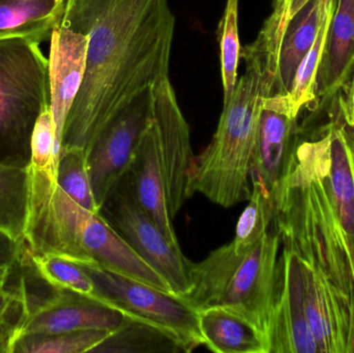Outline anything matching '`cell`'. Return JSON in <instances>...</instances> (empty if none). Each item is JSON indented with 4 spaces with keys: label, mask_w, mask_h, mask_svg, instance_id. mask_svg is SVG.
Returning a JSON list of instances; mask_svg holds the SVG:
<instances>
[{
    "label": "cell",
    "mask_w": 354,
    "mask_h": 353,
    "mask_svg": "<svg viewBox=\"0 0 354 353\" xmlns=\"http://www.w3.org/2000/svg\"><path fill=\"white\" fill-rule=\"evenodd\" d=\"M153 87L141 93L97 137L87 153L97 207L115 188L130 165L153 112Z\"/></svg>",
    "instance_id": "30bf717a"
},
{
    "label": "cell",
    "mask_w": 354,
    "mask_h": 353,
    "mask_svg": "<svg viewBox=\"0 0 354 353\" xmlns=\"http://www.w3.org/2000/svg\"><path fill=\"white\" fill-rule=\"evenodd\" d=\"M277 267L268 353H319L306 314L305 275L297 251L282 242Z\"/></svg>",
    "instance_id": "8fae6325"
},
{
    "label": "cell",
    "mask_w": 354,
    "mask_h": 353,
    "mask_svg": "<svg viewBox=\"0 0 354 353\" xmlns=\"http://www.w3.org/2000/svg\"><path fill=\"white\" fill-rule=\"evenodd\" d=\"M281 238L270 230L252 248L239 252L232 242L189 265V288L183 300L195 310L224 307L253 323L268 344Z\"/></svg>",
    "instance_id": "5b68a950"
},
{
    "label": "cell",
    "mask_w": 354,
    "mask_h": 353,
    "mask_svg": "<svg viewBox=\"0 0 354 353\" xmlns=\"http://www.w3.org/2000/svg\"><path fill=\"white\" fill-rule=\"evenodd\" d=\"M29 164L41 169L54 170L57 172L55 133L50 106L43 110L35 122L31 135Z\"/></svg>",
    "instance_id": "f1b7e54d"
},
{
    "label": "cell",
    "mask_w": 354,
    "mask_h": 353,
    "mask_svg": "<svg viewBox=\"0 0 354 353\" xmlns=\"http://www.w3.org/2000/svg\"><path fill=\"white\" fill-rule=\"evenodd\" d=\"M221 70L224 103L232 97L236 86L237 66L241 57L239 35V0H227L224 16L220 23Z\"/></svg>",
    "instance_id": "83f0119b"
},
{
    "label": "cell",
    "mask_w": 354,
    "mask_h": 353,
    "mask_svg": "<svg viewBox=\"0 0 354 353\" xmlns=\"http://www.w3.org/2000/svg\"><path fill=\"white\" fill-rule=\"evenodd\" d=\"M282 1V0H274V2L272 3H276V2H280Z\"/></svg>",
    "instance_id": "836d02e7"
},
{
    "label": "cell",
    "mask_w": 354,
    "mask_h": 353,
    "mask_svg": "<svg viewBox=\"0 0 354 353\" xmlns=\"http://www.w3.org/2000/svg\"><path fill=\"white\" fill-rule=\"evenodd\" d=\"M153 118L157 126L168 209L172 219L187 200L193 165L189 128L169 79L153 87Z\"/></svg>",
    "instance_id": "7c38bea8"
},
{
    "label": "cell",
    "mask_w": 354,
    "mask_h": 353,
    "mask_svg": "<svg viewBox=\"0 0 354 353\" xmlns=\"http://www.w3.org/2000/svg\"><path fill=\"white\" fill-rule=\"evenodd\" d=\"M299 113L287 95L264 97L250 169V182L251 187L261 191L272 205L274 213L301 140Z\"/></svg>",
    "instance_id": "ba28073f"
},
{
    "label": "cell",
    "mask_w": 354,
    "mask_h": 353,
    "mask_svg": "<svg viewBox=\"0 0 354 353\" xmlns=\"http://www.w3.org/2000/svg\"><path fill=\"white\" fill-rule=\"evenodd\" d=\"M24 245L0 229V267L16 265L24 255Z\"/></svg>",
    "instance_id": "f546056e"
},
{
    "label": "cell",
    "mask_w": 354,
    "mask_h": 353,
    "mask_svg": "<svg viewBox=\"0 0 354 353\" xmlns=\"http://www.w3.org/2000/svg\"><path fill=\"white\" fill-rule=\"evenodd\" d=\"M354 73V0H335L317 79L318 99L332 101Z\"/></svg>",
    "instance_id": "2e32d148"
},
{
    "label": "cell",
    "mask_w": 354,
    "mask_h": 353,
    "mask_svg": "<svg viewBox=\"0 0 354 353\" xmlns=\"http://www.w3.org/2000/svg\"><path fill=\"white\" fill-rule=\"evenodd\" d=\"M266 97L263 75L255 64H247L232 97L224 103L212 141L194 159L187 199L202 194L225 209L249 200L250 169Z\"/></svg>",
    "instance_id": "277c9868"
},
{
    "label": "cell",
    "mask_w": 354,
    "mask_h": 353,
    "mask_svg": "<svg viewBox=\"0 0 354 353\" xmlns=\"http://www.w3.org/2000/svg\"><path fill=\"white\" fill-rule=\"evenodd\" d=\"M247 207L237 222L234 238L231 240L235 250L243 252L257 244L274 222V209L261 191L251 187Z\"/></svg>",
    "instance_id": "4316f807"
},
{
    "label": "cell",
    "mask_w": 354,
    "mask_h": 353,
    "mask_svg": "<svg viewBox=\"0 0 354 353\" xmlns=\"http://www.w3.org/2000/svg\"><path fill=\"white\" fill-rule=\"evenodd\" d=\"M116 186L130 195L172 245L179 247L172 224L174 219L168 209L159 137L153 112L130 165Z\"/></svg>",
    "instance_id": "9a60e30c"
},
{
    "label": "cell",
    "mask_w": 354,
    "mask_h": 353,
    "mask_svg": "<svg viewBox=\"0 0 354 353\" xmlns=\"http://www.w3.org/2000/svg\"><path fill=\"white\" fill-rule=\"evenodd\" d=\"M57 182L79 205L100 213L89 173L87 153L79 147H62L57 163Z\"/></svg>",
    "instance_id": "cb8c5ba5"
},
{
    "label": "cell",
    "mask_w": 354,
    "mask_h": 353,
    "mask_svg": "<svg viewBox=\"0 0 354 353\" xmlns=\"http://www.w3.org/2000/svg\"><path fill=\"white\" fill-rule=\"evenodd\" d=\"M66 0H0V39L26 37L41 44L62 22Z\"/></svg>",
    "instance_id": "d6986e66"
},
{
    "label": "cell",
    "mask_w": 354,
    "mask_h": 353,
    "mask_svg": "<svg viewBox=\"0 0 354 353\" xmlns=\"http://www.w3.org/2000/svg\"><path fill=\"white\" fill-rule=\"evenodd\" d=\"M41 44L0 39V164L26 168L35 122L50 106L49 61Z\"/></svg>",
    "instance_id": "8992f818"
},
{
    "label": "cell",
    "mask_w": 354,
    "mask_h": 353,
    "mask_svg": "<svg viewBox=\"0 0 354 353\" xmlns=\"http://www.w3.org/2000/svg\"><path fill=\"white\" fill-rule=\"evenodd\" d=\"M87 46L86 35L62 24L53 29L50 37V110L55 133L57 163L64 126L84 79Z\"/></svg>",
    "instance_id": "5bb4252c"
},
{
    "label": "cell",
    "mask_w": 354,
    "mask_h": 353,
    "mask_svg": "<svg viewBox=\"0 0 354 353\" xmlns=\"http://www.w3.org/2000/svg\"><path fill=\"white\" fill-rule=\"evenodd\" d=\"M26 209V168L0 164V229L22 242Z\"/></svg>",
    "instance_id": "7402d4cb"
},
{
    "label": "cell",
    "mask_w": 354,
    "mask_h": 353,
    "mask_svg": "<svg viewBox=\"0 0 354 353\" xmlns=\"http://www.w3.org/2000/svg\"><path fill=\"white\" fill-rule=\"evenodd\" d=\"M99 294L100 302L126 316L145 321L171 336L183 352L204 346L198 311L180 296L103 269L83 267Z\"/></svg>",
    "instance_id": "52a82bcc"
},
{
    "label": "cell",
    "mask_w": 354,
    "mask_h": 353,
    "mask_svg": "<svg viewBox=\"0 0 354 353\" xmlns=\"http://www.w3.org/2000/svg\"><path fill=\"white\" fill-rule=\"evenodd\" d=\"M29 312L30 298L22 277L15 287L0 292V353H12Z\"/></svg>",
    "instance_id": "484cf974"
},
{
    "label": "cell",
    "mask_w": 354,
    "mask_h": 353,
    "mask_svg": "<svg viewBox=\"0 0 354 353\" xmlns=\"http://www.w3.org/2000/svg\"><path fill=\"white\" fill-rule=\"evenodd\" d=\"M16 265H6V267H0V292L8 287V281H10V276L14 271Z\"/></svg>",
    "instance_id": "1f68e13d"
},
{
    "label": "cell",
    "mask_w": 354,
    "mask_h": 353,
    "mask_svg": "<svg viewBox=\"0 0 354 353\" xmlns=\"http://www.w3.org/2000/svg\"><path fill=\"white\" fill-rule=\"evenodd\" d=\"M113 331L86 330L55 335L21 337L12 353H85L95 350L107 340Z\"/></svg>",
    "instance_id": "d4e9b609"
},
{
    "label": "cell",
    "mask_w": 354,
    "mask_h": 353,
    "mask_svg": "<svg viewBox=\"0 0 354 353\" xmlns=\"http://www.w3.org/2000/svg\"><path fill=\"white\" fill-rule=\"evenodd\" d=\"M128 316L95 298L51 287L49 296L37 304L21 330V337L55 335L86 330L115 331ZM18 339V340H19Z\"/></svg>",
    "instance_id": "4fadbf2b"
},
{
    "label": "cell",
    "mask_w": 354,
    "mask_h": 353,
    "mask_svg": "<svg viewBox=\"0 0 354 353\" xmlns=\"http://www.w3.org/2000/svg\"><path fill=\"white\" fill-rule=\"evenodd\" d=\"M334 3L335 0H332L322 21L317 39L297 66L290 89L287 93L289 101L299 112L304 107L313 108L319 103L317 95L318 73L328 39V26Z\"/></svg>",
    "instance_id": "603a6c76"
},
{
    "label": "cell",
    "mask_w": 354,
    "mask_h": 353,
    "mask_svg": "<svg viewBox=\"0 0 354 353\" xmlns=\"http://www.w3.org/2000/svg\"><path fill=\"white\" fill-rule=\"evenodd\" d=\"M332 0H310L287 25L279 49L272 95H287L297 66L315 43Z\"/></svg>",
    "instance_id": "e0dca14e"
},
{
    "label": "cell",
    "mask_w": 354,
    "mask_h": 353,
    "mask_svg": "<svg viewBox=\"0 0 354 353\" xmlns=\"http://www.w3.org/2000/svg\"><path fill=\"white\" fill-rule=\"evenodd\" d=\"M204 346L216 353H268L263 334L247 318L224 307L198 311Z\"/></svg>",
    "instance_id": "ac0fdd59"
},
{
    "label": "cell",
    "mask_w": 354,
    "mask_h": 353,
    "mask_svg": "<svg viewBox=\"0 0 354 353\" xmlns=\"http://www.w3.org/2000/svg\"><path fill=\"white\" fill-rule=\"evenodd\" d=\"M347 139H348L349 149H351V161H353L354 173V128L346 124Z\"/></svg>",
    "instance_id": "d6a6232c"
},
{
    "label": "cell",
    "mask_w": 354,
    "mask_h": 353,
    "mask_svg": "<svg viewBox=\"0 0 354 353\" xmlns=\"http://www.w3.org/2000/svg\"><path fill=\"white\" fill-rule=\"evenodd\" d=\"M23 244L30 255H50L103 269L174 294L170 284L104 219L73 200L51 170L26 167Z\"/></svg>",
    "instance_id": "3957f363"
},
{
    "label": "cell",
    "mask_w": 354,
    "mask_h": 353,
    "mask_svg": "<svg viewBox=\"0 0 354 353\" xmlns=\"http://www.w3.org/2000/svg\"><path fill=\"white\" fill-rule=\"evenodd\" d=\"M181 346L157 327L128 317L95 352H178Z\"/></svg>",
    "instance_id": "ffe728a7"
},
{
    "label": "cell",
    "mask_w": 354,
    "mask_h": 353,
    "mask_svg": "<svg viewBox=\"0 0 354 353\" xmlns=\"http://www.w3.org/2000/svg\"><path fill=\"white\" fill-rule=\"evenodd\" d=\"M104 219L170 284L181 298L189 288L191 261L165 238L128 193L115 186L100 209Z\"/></svg>",
    "instance_id": "9c48e42d"
},
{
    "label": "cell",
    "mask_w": 354,
    "mask_h": 353,
    "mask_svg": "<svg viewBox=\"0 0 354 353\" xmlns=\"http://www.w3.org/2000/svg\"><path fill=\"white\" fill-rule=\"evenodd\" d=\"M25 255L31 269L50 287L99 300L95 281L80 265L50 255Z\"/></svg>",
    "instance_id": "44dd1931"
},
{
    "label": "cell",
    "mask_w": 354,
    "mask_h": 353,
    "mask_svg": "<svg viewBox=\"0 0 354 353\" xmlns=\"http://www.w3.org/2000/svg\"><path fill=\"white\" fill-rule=\"evenodd\" d=\"M311 137H301L274 211L281 242L328 278L354 325V173L346 122L338 109Z\"/></svg>",
    "instance_id": "7a4b0ae2"
},
{
    "label": "cell",
    "mask_w": 354,
    "mask_h": 353,
    "mask_svg": "<svg viewBox=\"0 0 354 353\" xmlns=\"http://www.w3.org/2000/svg\"><path fill=\"white\" fill-rule=\"evenodd\" d=\"M60 24L88 37L62 144L87 153L131 102L169 79L176 17L169 0H66Z\"/></svg>",
    "instance_id": "6da1fadb"
},
{
    "label": "cell",
    "mask_w": 354,
    "mask_h": 353,
    "mask_svg": "<svg viewBox=\"0 0 354 353\" xmlns=\"http://www.w3.org/2000/svg\"><path fill=\"white\" fill-rule=\"evenodd\" d=\"M341 90H345V95H336L339 108L345 122L354 128V73Z\"/></svg>",
    "instance_id": "4dcf8cb0"
}]
</instances>
